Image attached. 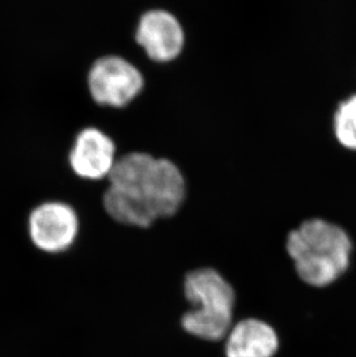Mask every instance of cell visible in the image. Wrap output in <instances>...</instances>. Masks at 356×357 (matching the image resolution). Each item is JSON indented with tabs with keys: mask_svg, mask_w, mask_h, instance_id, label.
I'll list each match as a JSON object with an SVG mask.
<instances>
[{
	"mask_svg": "<svg viewBox=\"0 0 356 357\" xmlns=\"http://www.w3.org/2000/svg\"><path fill=\"white\" fill-rule=\"evenodd\" d=\"M188 196V184L172 160L144 152L119 155L102 196L105 214L126 228L149 229L172 219Z\"/></svg>",
	"mask_w": 356,
	"mask_h": 357,
	"instance_id": "cell-1",
	"label": "cell"
},
{
	"mask_svg": "<svg viewBox=\"0 0 356 357\" xmlns=\"http://www.w3.org/2000/svg\"><path fill=\"white\" fill-rule=\"evenodd\" d=\"M181 291L188 309L179 325L190 337L209 344H222L236 321L235 287L212 266L192 268L185 273Z\"/></svg>",
	"mask_w": 356,
	"mask_h": 357,
	"instance_id": "cell-2",
	"label": "cell"
},
{
	"mask_svg": "<svg viewBox=\"0 0 356 357\" xmlns=\"http://www.w3.org/2000/svg\"><path fill=\"white\" fill-rule=\"evenodd\" d=\"M285 249L303 282L325 287L347 270L352 242L341 227L325 220L309 219L287 234Z\"/></svg>",
	"mask_w": 356,
	"mask_h": 357,
	"instance_id": "cell-3",
	"label": "cell"
},
{
	"mask_svg": "<svg viewBox=\"0 0 356 357\" xmlns=\"http://www.w3.org/2000/svg\"><path fill=\"white\" fill-rule=\"evenodd\" d=\"M26 222L31 244L45 255L66 253L80 238V214L65 200L47 199L37 202L28 212Z\"/></svg>",
	"mask_w": 356,
	"mask_h": 357,
	"instance_id": "cell-4",
	"label": "cell"
},
{
	"mask_svg": "<svg viewBox=\"0 0 356 357\" xmlns=\"http://www.w3.org/2000/svg\"><path fill=\"white\" fill-rule=\"evenodd\" d=\"M87 88L95 105L121 110L139 98L144 88L140 68L119 54H105L91 64Z\"/></svg>",
	"mask_w": 356,
	"mask_h": 357,
	"instance_id": "cell-5",
	"label": "cell"
},
{
	"mask_svg": "<svg viewBox=\"0 0 356 357\" xmlns=\"http://www.w3.org/2000/svg\"><path fill=\"white\" fill-rule=\"evenodd\" d=\"M135 40L151 63L167 65L181 57L186 35L175 14L165 8H151L139 19Z\"/></svg>",
	"mask_w": 356,
	"mask_h": 357,
	"instance_id": "cell-6",
	"label": "cell"
},
{
	"mask_svg": "<svg viewBox=\"0 0 356 357\" xmlns=\"http://www.w3.org/2000/svg\"><path fill=\"white\" fill-rule=\"evenodd\" d=\"M118 158L117 146L110 135L96 126L81 128L68 151V167L86 182H103Z\"/></svg>",
	"mask_w": 356,
	"mask_h": 357,
	"instance_id": "cell-7",
	"label": "cell"
},
{
	"mask_svg": "<svg viewBox=\"0 0 356 357\" xmlns=\"http://www.w3.org/2000/svg\"><path fill=\"white\" fill-rule=\"evenodd\" d=\"M222 348L225 357H274L280 337L267 320L249 316L236 319Z\"/></svg>",
	"mask_w": 356,
	"mask_h": 357,
	"instance_id": "cell-8",
	"label": "cell"
},
{
	"mask_svg": "<svg viewBox=\"0 0 356 357\" xmlns=\"http://www.w3.org/2000/svg\"><path fill=\"white\" fill-rule=\"evenodd\" d=\"M333 128L340 145L356 151V94L346 98L336 108Z\"/></svg>",
	"mask_w": 356,
	"mask_h": 357,
	"instance_id": "cell-9",
	"label": "cell"
}]
</instances>
